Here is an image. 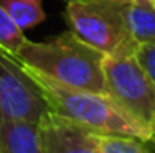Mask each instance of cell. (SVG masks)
Here are the masks:
<instances>
[{
	"mask_svg": "<svg viewBox=\"0 0 155 153\" xmlns=\"http://www.w3.org/2000/svg\"><path fill=\"white\" fill-rule=\"evenodd\" d=\"M21 68L40 89L51 112L84 123L99 133L129 135L155 143L153 130L110 94L66 86L41 74L35 68L27 64H21Z\"/></svg>",
	"mask_w": 155,
	"mask_h": 153,
	"instance_id": "1",
	"label": "cell"
},
{
	"mask_svg": "<svg viewBox=\"0 0 155 153\" xmlns=\"http://www.w3.org/2000/svg\"><path fill=\"white\" fill-rule=\"evenodd\" d=\"M104 56L102 51L69 30L41 41L27 40L15 58L18 63L35 68L61 84L109 94Z\"/></svg>",
	"mask_w": 155,
	"mask_h": 153,
	"instance_id": "2",
	"label": "cell"
},
{
	"mask_svg": "<svg viewBox=\"0 0 155 153\" xmlns=\"http://www.w3.org/2000/svg\"><path fill=\"white\" fill-rule=\"evenodd\" d=\"M127 0H69L66 21L73 33L104 54H134L137 43L125 25Z\"/></svg>",
	"mask_w": 155,
	"mask_h": 153,
	"instance_id": "3",
	"label": "cell"
},
{
	"mask_svg": "<svg viewBox=\"0 0 155 153\" xmlns=\"http://www.w3.org/2000/svg\"><path fill=\"white\" fill-rule=\"evenodd\" d=\"M109 94L155 132V84L134 54H106Z\"/></svg>",
	"mask_w": 155,
	"mask_h": 153,
	"instance_id": "4",
	"label": "cell"
},
{
	"mask_svg": "<svg viewBox=\"0 0 155 153\" xmlns=\"http://www.w3.org/2000/svg\"><path fill=\"white\" fill-rule=\"evenodd\" d=\"M48 110L40 89L17 58L0 49V123L8 120L40 122Z\"/></svg>",
	"mask_w": 155,
	"mask_h": 153,
	"instance_id": "5",
	"label": "cell"
},
{
	"mask_svg": "<svg viewBox=\"0 0 155 153\" xmlns=\"http://www.w3.org/2000/svg\"><path fill=\"white\" fill-rule=\"evenodd\" d=\"M45 153H101L99 132L48 110L38 122Z\"/></svg>",
	"mask_w": 155,
	"mask_h": 153,
	"instance_id": "6",
	"label": "cell"
},
{
	"mask_svg": "<svg viewBox=\"0 0 155 153\" xmlns=\"http://www.w3.org/2000/svg\"><path fill=\"white\" fill-rule=\"evenodd\" d=\"M0 153H45L38 122H28V120L2 122Z\"/></svg>",
	"mask_w": 155,
	"mask_h": 153,
	"instance_id": "7",
	"label": "cell"
},
{
	"mask_svg": "<svg viewBox=\"0 0 155 153\" xmlns=\"http://www.w3.org/2000/svg\"><path fill=\"white\" fill-rule=\"evenodd\" d=\"M124 15L127 30L137 46L155 43V3L152 0H127Z\"/></svg>",
	"mask_w": 155,
	"mask_h": 153,
	"instance_id": "8",
	"label": "cell"
},
{
	"mask_svg": "<svg viewBox=\"0 0 155 153\" xmlns=\"http://www.w3.org/2000/svg\"><path fill=\"white\" fill-rule=\"evenodd\" d=\"M2 5L23 31L40 25L46 18L43 0H2Z\"/></svg>",
	"mask_w": 155,
	"mask_h": 153,
	"instance_id": "9",
	"label": "cell"
},
{
	"mask_svg": "<svg viewBox=\"0 0 155 153\" xmlns=\"http://www.w3.org/2000/svg\"><path fill=\"white\" fill-rule=\"evenodd\" d=\"M25 43L27 38L23 35V30L12 20L0 0V49L15 58Z\"/></svg>",
	"mask_w": 155,
	"mask_h": 153,
	"instance_id": "10",
	"label": "cell"
},
{
	"mask_svg": "<svg viewBox=\"0 0 155 153\" xmlns=\"http://www.w3.org/2000/svg\"><path fill=\"white\" fill-rule=\"evenodd\" d=\"M99 150L101 153H155L140 138L112 133H99Z\"/></svg>",
	"mask_w": 155,
	"mask_h": 153,
	"instance_id": "11",
	"label": "cell"
},
{
	"mask_svg": "<svg viewBox=\"0 0 155 153\" xmlns=\"http://www.w3.org/2000/svg\"><path fill=\"white\" fill-rule=\"evenodd\" d=\"M135 58L155 84V43L139 45L135 49Z\"/></svg>",
	"mask_w": 155,
	"mask_h": 153,
	"instance_id": "12",
	"label": "cell"
},
{
	"mask_svg": "<svg viewBox=\"0 0 155 153\" xmlns=\"http://www.w3.org/2000/svg\"><path fill=\"white\" fill-rule=\"evenodd\" d=\"M152 2H153V3H155V0H152Z\"/></svg>",
	"mask_w": 155,
	"mask_h": 153,
	"instance_id": "13",
	"label": "cell"
}]
</instances>
